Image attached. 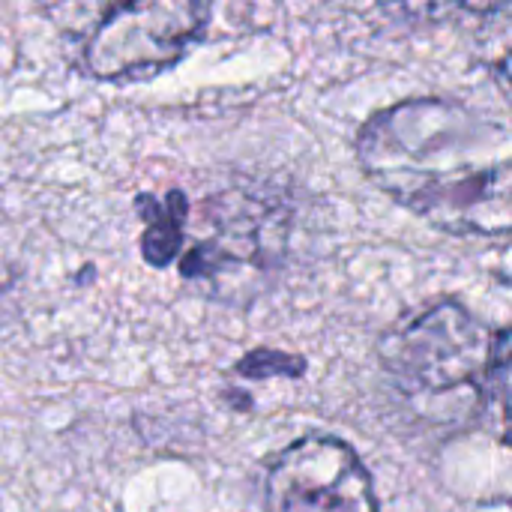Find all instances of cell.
<instances>
[{
  "instance_id": "1",
  "label": "cell",
  "mask_w": 512,
  "mask_h": 512,
  "mask_svg": "<svg viewBox=\"0 0 512 512\" xmlns=\"http://www.w3.org/2000/svg\"><path fill=\"white\" fill-rule=\"evenodd\" d=\"M357 159L384 195L447 234H512V132L465 102L420 96L372 114Z\"/></svg>"
},
{
  "instance_id": "2",
  "label": "cell",
  "mask_w": 512,
  "mask_h": 512,
  "mask_svg": "<svg viewBox=\"0 0 512 512\" xmlns=\"http://www.w3.org/2000/svg\"><path fill=\"white\" fill-rule=\"evenodd\" d=\"M72 66L96 81L171 69L201 39L210 0H45Z\"/></svg>"
},
{
  "instance_id": "3",
  "label": "cell",
  "mask_w": 512,
  "mask_h": 512,
  "mask_svg": "<svg viewBox=\"0 0 512 512\" xmlns=\"http://www.w3.org/2000/svg\"><path fill=\"white\" fill-rule=\"evenodd\" d=\"M495 336L459 303L441 300L381 342V360L408 396H477L489 381Z\"/></svg>"
},
{
  "instance_id": "4",
  "label": "cell",
  "mask_w": 512,
  "mask_h": 512,
  "mask_svg": "<svg viewBox=\"0 0 512 512\" xmlns=\"http://www.w3.org/2000/svg\"><path fill=\"white\" fill-rule=\"evenodd\" d=\"M207 234L180 258L183 279L225 285L270 273L285 249V216L246 195L207 201Z\"/></svg>"
},
{
  "instance_id": "5",
  "label": "cell",
  "mask_w": 512,
  "mask_h": 512,
  "mask_svg": "<svg viewBox=\"0 0 512 512\" xmlns=\"http://www.w3.org/2000/svg\"><path fill=\"white\" fill-rule=\"evenodd\" d=\"M267 512H378V501L351 444L303 438L267 471Z\"/></svg>"
},
{
  "instance_id": "6",
  "label": "cell",
  "mask_w": 512,
  "mask_h": 512,
  "mask_svg": "<svg viewBox=\"0 0 512 512\" xmlns=\"http://www.w3.org/2000/svg\"><path fill=\"white\" fill-rule=\"evenodd\" d=\"M135 207L144 222L141 234V255L150 267H168L186 240V222H189V201L180 189L168 192L165 198H156L150 192H141L135 198Z\"/></svg>"
},
{
  "instance_id": "7",
  "label": "cell",
  "mask_w": 512,
  "mask_h": 512,
  "mask_svg": "<svg viewBox=\"0 0 512 512\" xmlns=\"http://www.w3.org/2000/svg\"><path fill=\"white\" fill-rule=\"evenodd\" d=\"M381 9L408 24H447L459 18L492 15L510 0H378Z\"/></svg>"
},
{
  "instance_id": "8",
  "label": "cell",
  "mask_w": 512,
  "mask_h": 512,
  "mask_svg": "<svg viewBox=\"0 0 512 512\" xmlns=\"http://www.w3.org/2000/svg\"><path fill=\"white\" fill-rule=\"evenodd\" d=\"M489 384L501 402L504 414V438L512 447V327L495 333L492 342V363H489Z\"/></svg>"
},
{
  "instance_id": "9",
  "label": "cell",
  "mask_w": 512,
  "mask_h": 512,
  "mask_svg": "<svg viewBox=\"0 0 512 512\" xmlns=\"http://www.w3.org/2000/svg\"><path fill=\"white\" fill-rule=\"evenodd\" d=\"M303 369H306V363L300 357L285 354V351H270V348H258L237 363V372L243 378H276V375L300 378Z\"/></svg>"
},
{
  "instance_id": "10",
  "label": "cell",
  "mask_w": 512,
  "mask_h": 512,
  "mask_svg": "<svg viewBox=\"0 0 512 512\" xmlns=\"http://www.w3.org/2000/svg\"><path fill=\"white\" fill-rule=\"evenodd\" d=\"M495 75H498V84L504 87V93L510 96L512 102V48L498 60V69H495Z\"/></svg>"
}]
</instances>
